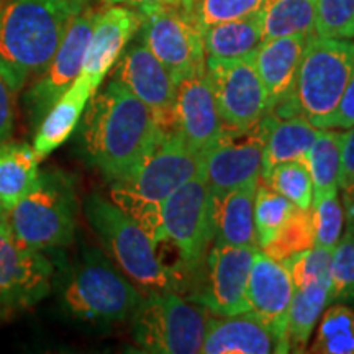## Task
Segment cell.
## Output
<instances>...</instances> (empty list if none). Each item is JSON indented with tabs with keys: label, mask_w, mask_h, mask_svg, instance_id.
<instances>
[{
	"label": "cell",
	"mask_w": 354,
	"mask_h": 354,
	"mask_svg": "<svg viewBox=\"0 0 354 354\" xmlns=\"http://www.w3.org/2000/svg\"><path fill=\"white\" fill-rule=\"evenodd\" d=\"M295 209L294 203L259 179L254 196V225L259 248L274 240Z\"/></svg>",
	"instance_id": "33"
},
{
	"label": "cell",
	"mask_w": 354,
	"mask_h": 354,
	"mask_svg": "<svg viewBox=\"0 0 354 354\" xmlns=\"http://www.w3.org/2000/svg\"><path fill=\"white\" fill-rule=\"evenodd\" d=\"M331 251L333 250L313 246L282 261L290 274L295 289H302L317 282L330 284Z\"/></svg>",
	"instance_id": "38"
},
{
	"label": "cell",
	"mask_w": 354,
	"mask_h": 354,
	"mask_svg": "<svg viewBox=\"0 0 354 354\" xmlns=\"http://www.w3.org/2000/svg\"><path fill=\"white\" fill-rule=\"evenodd\" d=\"M330 304L354 305V220L331 251L330 261Z\"/></svg>",
	"instance_id": "32"
},
{
	"label": "cell",
	"mask_w": 354,
	"mask_h": 354,
	"mask_svg": "<svg viewBox=\"0 0 354 354\" xmlns=\"http://www.w3.org/2000/svg\"><path fill=\"white\" fill-rule=\"evenodd\" d=\"M209 318V310L179 292H149L131 315L133 339L145 353L196 354Z\"/></svg>",
	"instance_id": "8"
},
{
	"label": "cell",
	"mask_w": 354,
	"mask_h": 354,
	"mask_svg": "<svg viewBox=\"0 0 354 354\" xmlns=\"http://www.w3.org/2000/svg\"><path fill=\"white\" fill-rule=\"evenodd\" d=\"M313 246H315V240H313L312 212L310 209H295L290 218L284 223V227L279 230V233L274 236V240L259 250L271 256L272 259L282 263L290 256L310 250Z\"/></svg>",
	"instance_id": "34"
},
{
	"label": "cell",
	"mask_w": 354,
	"mask_h": 354,
	"mask_svg": "<svg viewBox=\"0 0 354 354\" xmlns=\"http://www.w3.org/2000/svg\"><path fill=\"white\" fill-rule=\"evenodd\" d=\"M263 39L315 33V0H266L261 8Z\"/></svg>",
	"instance_id": "28"
},
{
	"label": "cell",
	"mask_w": 354,
	"mask_h": 354,
	"mask_svg": "<svg viewBox=\"0 0 354 354\" xmlns=\"http://www.w3.org/2000/svg\"><path fill=\"white\" fill-rule=\"evenodd\" d=\"M112 79L127 87L151 110L165 131L174 128L177 82L140 39L128 43L112 68Z\"/></svg>",
	"instance_id": "16"
},
{
	"label": "cell",
	"mask_w": 354,
	"mask_h": 354,
	"mask_svg": "<svg viewBox=\"0 0 354 354\" xmlns=\"http://www.w3.org/2000/svg\"><path fill=\"white\" fill-rule=\"evenodd\" d=\"M97 10L99 8L86 6L74 17L50 66L37 81L30 84L25 94V107L35 128L53 107V104L73 86V82L81 74L84 55L91 39Z\"/></svg>",
	"instance_id": "15"
},
{
	"label": "cell",
	"mask_w": 354,
	"mask_h": 354,
	"mask_svg": "<svg viewBox=\"0 0 354 354\" xmlns=\"http://www.w3.org/2000/svg\"><path fill=\"white\" fill-rule=\"evenodd\" d=\"M61 299L79 320L117 323L131 318L143 292L99 250H88L71 271Z\"/></svg>",
	"instance_id": "7"
},
{
	"label": "cell",
	"mask_w": 354,
	"mask_h": 354,
	"mask_svg": "<svg viewBox=\"0 0 354 354\" xmlns=\"http://www.w3.org/2000/svg\"><path fill=\"white\" fill-rule=\"evenodd\" d=\"M174 128L197 154L223 133L225 127L207 71L177 82Z\"/></svg>",
	"instance_id": "19"
},
{
	"label": "cell",
	"mask_w": 354,
	"mask_h": 354,
	"mask_svg": "<svg viewBox=\"0 0 354 354\" xmlns=\"http://www.w3.org/2000/svg\"><path fill=\"white\" fill-rule=\"evenodd\" d=\"M194 2H196V0H180V7H183V10L187 13L190 10V7L194 6Z\"/></svg>",
	"instance_id": "43"
},
{
	"label": "cell",
	"mask_w": 354,
	"mask_h": 354,
	"mask_svg": "<svg viewBox=\"0 0 354 354\" xmlns=\"http://www.w3.org/2000/svg\"><path fill=\"white\" fill-rule=\"evenodd\" d=\"M354 71L353 39L310 35L289 99L272 110L276 117H305L320 128L338 107Z\"/></svg>",
	"instance_id": "6"
},
{
	"label": "cell",
	"mask_w": 354,
	"mask_h": 354,
	"mask_svg": "<svg viewBox=\"0 0 354 354\" xmlns=\"http://www.w3.org/2000/svg\"><path fill=\"white\" fill-rule=\"evenodd\" d=\"M82 115L84 153L110 184L135 174L167 133L151 110L115 79L97 88Z\"/></svg>",
	"instance_id": "1"
},
{
	"label": "cell",
	"mask_w": 354,
	"mask_h": 354,
	"mask_svg": "<svg viewBox=\"0 0 354 354\" xmlns=\"http://www.w3.org/2000/svg\"><path fill=\"white\" fill-rule=\"evenodd\" d=\"M55 266L43 251L21 243L0 218V318L28 310L50 294Z\"/></svg>",
	"instance_id": "12"
},
{
	"label": "cell",
	"mask_w": 354,
	"mask_h": 354,
	"mask_svg": "<svg viewBox=\"0 0 354 354\" xmlns=\"http://www.w3.org/2000/svg\"><path fill=\"white\" fill-rule=\"evenodd\" d=\"M87 0H2L0 73L17 92L41 76Z\"/></svg>",
	"instance_id": "2"
},
{
	"label": "cell",
	"mask_w": 354,
	"mask_h": 354,
	"mask_svg": "<svg viewBox=\"0 0 354 354\" xmlns=\"http://www.w3.org/2000/svg\"><path fill=\"white\" fill-rule=\"evenodd\" d=\"M202 35L207 59L233 61L251 57L264 41L261 10L243 19L212 25Z\"/></svg>",
	"instance_id": "25"
},
{
	"label": "cell",
	"mask_w": 354,
	"mask_h": 354,
	"mask_svg": "<svg viewBox=\"0 0 354 354\" xmlns=\"http://www.w3.org/2000/svg\"><path fill=\"white\" fill-rule=\"evenodd\" d=\"M266 0H196L187 15L203 33L212 25L259 12Z\"/></svg>",
	"instance_id": "35"
},
{
	"label": "cell",
	"mask_w": 354,
	"mask_h": 354,
	"mask_svg": "<svg viewBox=\"0 0 354 354\" xmlns=\"http://www.w3.org/2000/svg\"><path fill=\"white\" fill-rule=\"evenodd\" d=\"M140 25V13L130 7L107 6L99 8L79 76L97 91L127 44L138 33Z\"/></svg>",
	"instance_id": "17"
},
{
	"label": "cell",
	"mask_w": 354,
	"mask_h": 354,
	"mask_svg": "<svg viewBox=\"0 0 354 354\" xmlns=\"http://www.w3.org/2000/svg\"><path fill=\"white\" fill-rule=\"evenodd\" d=\"M205 354L289 353V346L253 312L209 318L201 348Z\"/></svg>",
	"instance_id": "20"
},
{
	"label": "cell",
	"mask_w": 354,
	"mask_h": 354,
	"mask_svg": "<svg viewBox=\"0 0 354 354\" xmlns=\"http://www.w3.org/2000/svg\"><path fill=\"white\" fill-rule=\"evenodd\" d=\"M215 243V196L198 174L167 197L161 210L158 253L167 246L174 253L172 272L179 292L187 290Z\"/></svg>",
	"instance_id": "4"
},
{
	"label": "cell",
	"mask_w": 354,
	"mask_h": 354,
	"mask_svg": "<svg viewBox=\"0 0 354 354\" xmlns=\"http://www.w3.org/2000/svg\"><path fill=\"white\" fill-rule=\"evenodd\" d=\"M6 215V210H3V207H2V203H0V218H2V216Z\"/></svg>",
	"instance_id": "44"
},
{
	"label": "cell",
	"mask_w": 354,
	"mask_h": 354,
	"mask_svg": "<svg viewBox=\"0 0 354 354\" xmlns=\"http://www.w3.org/2000/svg\"><path fill=\"white\" fill-rule=\"evenodd\" d=\"M307 353L354 354V310L349 305L330 304Z\"/></svg>",
	"instance_id": "30"
},
{
	"label": "cell",
	"mask_w": 354,
	"mask_h": 354,
	"mask_svg": "<svg viewBox=\"0 0 354 354\" xmlns=\"http://www.w3.org/2000/svg\"><path fill=\"white\" fill-rule=\"evenodd\" d=\"M95 92V88L86 79L77 76L73 86L53 104V107L38 123L35 133L33 149L39 161L56 151L73 135L81 122L88 99Z\"/></svg>",
	"instance_id": "22"
},
{
	"label": "cell",
	"mask_w": 354,
	"mask_h": 354,
	"mask_svg": "<svg viewBox=\"0 0 354 354\" xmlns=\"http://www.w3.org/2000/svg\"><path fill=\"white\" fill-rule=\"evenodd\" d=\"M107 6L130 7L136 12H148L165 6H180V0H104Z\"/></svg>",
	"instance_id": "42"
},
{
	"label": "cell",
	"mask_w": 354,
	"mask_h": 354,
	"mask_svg": "<svg viewBox=\"0 0 354 354\" xmlns=\"http://www.w3.org/2000/svg\"><path fill=\"white\" fill-rule=\"evenodd\" d=\"M17 97H19V92L0 73V145L10 140L12 133L15 130Z\"/></svg>",
	"instance_id": "40"
},
{
	"label": "cell",
	"mask_w": 354,
	"mask_h": 354,
	"mask_svg": "<svg viewBox=\"0 0 354 354\" xmlns=\"http://www.w3.org/2000/svg\"><path fill=\"white\" fill-rule=\"evenodd\" d=\"M338 190L343 194L346 221L354 220V127L343 131Z\"/></svg>",
	"instance_id": "39"
},
{
	"label": "cell",
	"mask_w": 354,
	"mask_h": 354,
	"mask_svg": "<svg viewBox=\"0 0 354 354\" xmlns=\"http://www.w3.org/2000/svg\"><path fill=\"white\" fill-rule=\"evenodd\" d=\"M207 74L225 130H250L269 113L268 94L256 73L253 56L233 61L207 59Z\"/></svg>",
	"instance_id": "14"
},
{
	"label": "cell",
	"mask_w": 354,
	"mask_h": 354,
	"mask_svg": "<svg viewBox=\"0 0 354 354\" xmlns=\"http://www.w3.org/2000/svg\"><path fill=\"white\" fill-rule=\"evenodd\" d=\"M264 184L284 196L297 209L308 210L313 202V180L310 174L308 158L292 159L274 166L268 174L261 177Z\"/></svg>",
	"instance_id": "31"
},
{
	"label": "cell",
	"mask_w": 354,
	"mask_h": 354,
	"mask_svg": "<svg viewBox=\"0 0 354 354\" xmlns=\"http://www.w3.org/2000/svg\"><path fill=\"white\" fill-rule=\"evenodd\" d=\"M351 127H354V71L338 107L320 125V128H336V130H348Z\"/></svg>",
	"instance_id": "41"
},
{
	"label": "cell",
	"mask_w": 354,
	"mask_h": 354,
	"mask_svg": "<svg viewBox=\"0 0 354 354\" xmlns=\"http://www.w3.org/2000/svg\"><path fill=\"white\" fill-rule=\"evenodd\" d=\"M12 233L25 245L46 251L69 246L76 233L74 198L53 176H39L30 194L6 212Z\"/></svg>",
	"instance_id": "9"
},
{
	"label": "cell",
	"mask_w": 354,
	"mask_h": 354,
	"mask_svg": "<svg viewBox=\"0 0 354 354\" xmlns=\"http://www.w3.org/2000/svg\"><path fill=\"white\" fill-rule=\"evenodd\" d=\"M315 35L354 38V0H315Z\"/></svg>",
	"instance_id": "37"
},
{
	"label": "cell",
	"mask_w": 354,
	"mask_h": 354,
	"mask_svg": "<svg viewBox=\"0 0 354 354\" xmlns=\"http://www.w3.org/2000/svg\"><path fill=\"white\" fill-rule=\"evenodd\" d=\"M259 180L215 197V243L259 248L254 225V196Z\"/></svg>",
	"instance_id": "23"
},
{
	"label": "cell",
	"mask_w": 354,
	"mask_h": 354,
	"mask_svg": "<svg viewBox=\"0 0 354 354\" xmlns=\"http://www.w3.org/2000/svg\"><path fill=\"white\" fill-rule=\"evenodd\" d=\"M328 282H317L295 289L287 320L289 353H305L307 344L323 310L328 305Z\"/></svg>",
	"instance_id": "27"
},
{
	"label": "cell",
	"mask_w": 354,
	"mask_h": 354,
	"mask_svg": "<svg viewBox=\"0 0 354 354\" xmlns=\"http://www.w3.org/2000/svg\"><path fill=\"white\" fill-rule=\"evenodd\" d=\"M87 223L120 271L143 292H179L174 274L162 263L146 230L120 207L100 194L84 202Z\"/></svg>",
	"instance_id": "5"
},
{
	"label": "cell",
	"mask_w": 354,
	"mask_h": 354,
	"mask_svg": "<svg viewBox=\"0 0 354 354\" xmlns=\"http://www.w3.org/2000/svg\"><path fill=\"white\" fill-rule=\"evenodd\" d=\"M138 39L169 71L176 82L207 71L203 35L180 6L138 12Z\"/></svg>",
	"instance_id": "10"
},
{
	"label": "cell",
	"mask_w": 354,
	"mask_h": 354,
	"mask_svg": "<svg viewBox=\"0 0 354 354\" xmlns=\"http://www.w3.org/2000/svg\"><path fill=\"white\" fill-rule=\"evenodd\" d=\"M0 6H2V0H0Z\"/></svg>",
	"instance_id": "45"
},
{
	"label": "cell",
	"mask_w": 354,
	"mask_h": 354,
	"mask_svg": "<svg viewBox=\"0 0 354 354\" xmlns=\"http://www.w3.org/2000/svg\"><path fill=\"white\" fill-rule=\"evenodd\" d=\"M295 286L284 263L258 250L248 277V304L261 322L287 343V320ZM289 346V343H287Z\"/></svg>",
	"instance_id": "18"
},
{
	"label": "cell",
	"mask_w": 354,
	"mask_h": 354,
	"mask_svg": "<svg viewBox=\"0 0 354 354\" xmlns=\"http://www.w3.org/2000/svg\"><path fill=\"white\" fill-rule=\"evenodd\" d=\"M342 141L343 131L336 128H320L310 148L308 167L313 180V202L338 192Z\"/></svg>",
	"instance_id": "29"
},
{
	"label": "cell",
	"mask_w": 354,
	"mask_h": 354,
	"mask_svg": "<svg viewBox=\"0 0 354 354\" xmlns=\"http://www.w3.org/2000/svg\"><path fill=\"white\" fill-rule=\"evenodd\" d=\"M263 123L264 153L261 177L281 162L308 158L310 148L320 131V128L312 125L305 117H276L268 113Z\"/></svg>",
	"instance_id": "24"
},
{
	"label": "cell",
	"mask_w": 354,
	"mask_h": 354,
	"mask_svg": "<svg viewBox=\"0 0 354 354\" xmlns=\"http://www.w3.org/2000/svg\"><path fill=\"white\" fill-rule=\"evenodd\" d=\"M259 248L212 245L201 271L194 279L187 299L218 317L250 312L248 277Z\"/></svg>",
	"instance_id": "11"
},
{
	"label": "cell",
	"mask_w": 354,
	"mask_h": 354,
	"mask_svg": "<svg viewBox=\"0 0 354 354\" xmlns=\"http://www.w3.org/2000/svg\"><path fill=\"white\" fill-rule=\"evenodd\" d=\"M198 172V154L176 130L167 131L135 174L110 184V201L136 220L156 245L167 197Z\"/></svg>",
	"instance_id": "3"
},
{
	"label": "cell",
	"mask_w": 354,
	"mask_h": 354,
	"mask_svg": "<svg viewBox=\"0 0 354 354\" xmlns=\"http://www.w3.org/2000/svg\"><path fill=\"white\" fill-rule=\"evenodd\" d=\"M310 212H312L315 246L325 248V250H333L336 243L342 238L343 225L344 220H346L344 207L342 201H339L338 192L328 194V196L320 198V201L312 202Z\"/></svg>",
	"instance_id": "36"
},
{
	"label": "cell",
	"mask_w": 354,
	"mask_h": 354,
	"mask_svg": "<svg viewBox=\"0 0 354 354\" xmlns=\"http://www.w3.org/2000/svg\"><path fill=\"white\" fill-rule=\"evenodd\" d=\"M39 180V158L33 146L20 141L0 145V203L10 210Z\"/></svg>",
	"instance_id": "26"
},
{
	"label": "cell",
	"mask_w": 354,
	"mask_h": 354,
	"mask_svg": "<svg viewBox=\"0 0 354 354\" xmlns=\"http://www.w3.org/2000/svg\"><path fill=\"white\" fill-rule=\"evenodd\" d=\"M264 123L245 131L223 130L198 154V174L212 194L221 197L241 185L256 183L263 172Z\"/></svg>",
	"instance_id": "13"
},
{
	"label": "cell",
	"mask_w": 354,
	"mask_h": 354,
	"mask_svg": "<svg viewBox=\"0 0 354 354\" xmlns=\"http://www.w3.org/2000/svg\"><path fill=\"white\" fill-rule=\"evenodd\" d=\"M307 38V35H290L266 39L253 55L256 73L268 94L269 113L294 91Z\"/></svg>",
	"instance_id": "21"
}]
</instances>
